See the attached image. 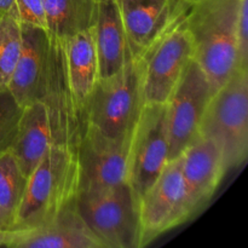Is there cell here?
<instances>
[{"mask_svg": "<svg viewBox=\"0 0 248 248\" xmlns=\"http://www.w3.org/2000/svg\"><path fill=\"white\" fill-rule=\"evenodd\" d=\"M75 207L103 248H140L138 201L128 183L81 191Z\"/></svg>", "mask_w": 248, "mask_h": 248, "instance_id": "5", "label": "cell"}, {"mask_svg": "<svg viewBox=\"0 0 248 248\" xmlns=\"http://www.w3.org/2000/svg\"><path fill=\"white\" fill-rule=\"evenodd\" d=\"M0 228H15L11 220L7 218V216L0 210Z\"/></svg>", "mask_w": 248, "mask_h": 248, "instance_id": "26", "label": "cell"}, {"mask_svg": "<svg viewBox=\"0 0 248 248\" xmlns=\"http://www.w3.org/2000/svg\"><path fill=\"white\" fill-rule=\"evenodd\" d=\"M200 137L215 142L228 171L248 155V68H239L211 97L200 124Z\"/></svg>", "mask_w": 248, "mask_h": 248, "instance_id": "3", "label": "cell"}, {"mask_svg": "<svg viewBox=\"0 0 248 248\" xmlns=\"http://www.w3.org/2000/svg\"><path fill=\"white\" fill-rule=\"evenodd\" d=\"M46 33L50 38L65 40L91 28L96 0H43Z\"/></svg>", "mask_w": 248, "mask_h": 248, "instance_id": "19", "label": "cell"}, {"mask_svg": "<svg viewBox=\"0 0 248 248\" xmlns=\"http://www.w3.org/2000/svg\"><path fill=\"white\" fill-rule=\"evenodd\" d=\"M140 248L194 217L184 189L181 159L170 160L138 199Z\"/></svg>", "mask_w": 248, "mask_h": 248, "instance_id": "7", "label": "cell"}, {"mask_svg": "<svg viewBox=\"0 0 248 248\" xmlns=\"http://www.w3.org/2000/svg\"><path fill=\"white\" fill-rule=\"evenodd\" d=\"M22 109L7 90L0 91V153L11 148L16 137Z\"/></svg>", "mask_w": 248, "mask_h": 248, "instance_id": "22", "label": "cell"}, {"mask_svg": "<svg viewBox=\"0 0 248 248\" xmlns=\"http://www.w3.org/2000/svg\"><path fill=\"white\" fill-rule=\"evenodd\" d=\"M15 248H103L78 213L75 203L24 235Z\"/></svg>", "mask_w": 248, "mask_h": 248, "instance_id": "17", "label": "cell"}, {"mask_svg": "<svg viewBox=\"0 0 248 248\" xmlns=\"http://www.w3.org/2000/svg\"><path fill=\"white\" fill-rule=\"evenodd\" d=\"M62 41L70 89L87 119V104L99 79L98 58L92 28Z\"/></svg>", "mask_w": 248, "mask_h": 248, "instance_id": "18", "label": "cell"}, {"mask_svg": "<svg viewBox=\"0 0 248 248\" xmlns=\"http://www.w3.org/2000/svg\"><path fill=\"white\" fill-rule=\"evenodd\" d=\"M33 229H19V228H0V247L15 248L19 239L29 234Z\"/></svg>", "mask_w": 248, "mask_h": 248, "instance_id": "24", "label": "cell"}, {"mask_svg": "<svg viewBox=\"0 0 248 248\" xmlns=\"http://www.w3.org/2000/svg\"><path fill=\"white\" fill-rule=\"evenodd\" d=\"M48 52L45 29L22 26V48L7 91L23 108L40 101Z\"/></svg>", "mask_w": 248, "mask_h": 248, "instance_id": "14", "label": "cell"}, {"mask_svg": "<svg viewBox=\"0 0 248 248\" xmlns=\"http://www.w3.org/2000/svg\"><path fill=\"white\" fill-rule=\"evenodd\" d=\"M245 0H195L186 14L194 60L216 90L240 67L237 21Z\"/></svg>", "mask_w": 248, "mask_h": 248, "instance_id": "1", "label": "cell"}, {"mask_svg": "<svg viewBox=\"0 0 248 248\" xmlns=\"http://www.w3.org/2000/svg\"><path fill=\"white\" fill-rule=\"evenodd\" d=\"M179 159L184 189L195 217L208 205L228 169L217 144L203 137L189 145Z\"/></svg>", "mask_w": 248, "mask_h": 248, "instance_id": "13", "label": "cell"}, {"mask_svg": "<svg viewBox=\"0 0 248 248\" xmlns=\"http://www.w3.org/2000/svg\"><path fill=\"white\" fill-rule=\"evenodd\" d=\"M215 91L198 62L191 61L166 102L169 161L178 157L200 137L201 120Z\"/></svg>", "mask_w": 248, "mask_h": 248, "instance_id": "10", "label": "cell"}, {"mask_svg": "<svg viewBox=\"0 0 248 248\" xmlns=\"http://www.w3.org/2000/svg\"><path fill=\"white\" fill-rule=\"evenodd\" d=\"M91 28L98 58L99 79L113 77L133 60L118 0H96Z\"/></svg>", "mask_w": 248, "mask_h": 248, "instance_id": "15", "label": "cell"}, {"mask_svg": "<svg viewBox=\"0 0 248 248\" xmlns=\"http://www.w3.org/2000/svg\"><path fill=\"white\" fill-rule=\"evenodd\" d=\"M15 0H0V12H12Z\"/></svg>", "mask_w": 248, "mask_h": 248, "instance_id": "25", "label": "cell"}, {"mask_svg": "<svg viewBox=\"0 0 248 248\" xmlns=\"http://www.w3.org/2000/svg\"><path fill=\"white\" fill-rule=\"evenodd\" d=\"M12 14L22 26L46 31V16L43 0H15Z\"/></svg>", "mask_w": 248, "mask_h": 248, "instance_id": "23", "label": "cell"}, {"mask_svg": "<svg viewBox=\"0 0 248 248\" xmlns=\"http://www.w3.org/2000/svg\"><path fill=\"white\" fill-rule=\"evenodd\" d=\"M143 106L140 63L131 60L113 77L98 79L87 104V126L113 140H128Z\"/></svg>", "mask_w": 248, "mask_h": 248, "instance_id": "4", "label": "cell"}, {"mask_svg": "<svg viewBox=\"0 0 248 248\" xmlns=\"http://www.w3.org/2000/svg\"><path fill=\"white\" fill-rule=\"evenodd\" d=\"M22 48V24L12 12L0 15V91L7 90Z\"/></svg>", "mask_w": 248, "mask_h": 248, "instance_id": "21", "label": "cell"}, {"mask_svg": "<svg viewBox=\"0 0 248 248\" xmlns=\"http://www.w3.org/2000/svg\"><path fill=\"white\" fill-rule=\"evenodd\" d=\"M40 101L47 108L53 144L69 145L78 150L87 119L70 89L63 41L50 36Z\"/></svg>", "mask_w": 248, "mask_h": 248, "instance_id": "9", "label": "cell"}, {"mask_svg": "<svg viewBox=\"0 0 248 248\" xmlns=\"http://www.w3.org/2000/svg\"><path fill=\"white\" fill-rule=\"evenodd\" d=\"M53 144L47 108L43 101H35L22 109L11 153L27 177L41 161Z\"/></svg>", "mask_w": 248, "mask_h": 248, "instance_id": "16", "label": "cell"}, {"mask_svg": "<svg viewBox=\"0 0 248 248\" xmlns=\"http://www.w3.org/2000/svg\"><path fill=\"white\" fill-rule=\"evenodd\" d=\"M189 2H193V1H195V0H188Z\"/></svg>", "mask_w": 248, "mask_h": 248, "instance_id": "27", "label": "cell"}, {"mask_svg": "<svg viewBox=\"0 0 248 248\" xmlns=\"http://www.w3.org/2000/svg\"><path fill=\"white\" fill-rule=\"evenodd\" d=\"M80 190L78 150L52 144L27 179L15 228L35 229L75 203Z\"/></svg>", "mask_w": 248, "mask_h": 248, "instance_id": "2", "label": "cell"}, {"mask_svg": "<svg viewBox=\"0 0 248 248\" xmlns=\"http://www.w3.org/2000/svg\"><path fill=\"white\" fill-rule=\"evenodd\" d=\"M27 179L28 177L23 173L11 150L0 153V210L12 224L23 198Z\"/></svg>", "mask_w": 248, "mask_h": 248, "instance_id": "20", "label": "cell"}, {"mask_svg": "<svg viewBox=\"0 0 248 248\" xmlns=\"http://www.w3.org/2000/svg\"><path fill=\"white\" fill-rule=\"evenodd\" d=\"M190 4L188 0H118L133 60L142 57L143 53L188 11Z\"/></svg>", "mask_w": 248, "mask_h": 248, "instance_id": "12", "label": "cell"}, {"mask_svg": "<svg viewBox=\"0 0 248 248\" xmlns=\"http://www.w3.org/2000/svg\"><path fill=\"white\" fill-rule=\"evenodd\" d=\"M130 138L113 140L96 128L87 126L78 147L79 193L101 190L127 183Z\"/></svg>", "mask_w": 248, "mask_h": 248, "instance_id": "11", "label": "cell"}, {"mask_svg": "<svg viewBox=\"0 0 248 248\" xmlns=\"http://www.w3.org/2000/svg\"><path fill=\"white\" fill-rule=\"evenodd\" d=\"M186 14L137 60L144 104H166L186 65L194 60V45L186 24Z\"/></svg>", "mask_w": 248, "mask_h": 248, "instance_id": "6", "label": "cell"}, {"mask_svg": "<svg viewBox=\"0 0 248 248\" xmlns=\"http://www.w3.org/2000/svg\"><path fill=\"white\" fill-rule=\"evenodd\" d=\"M169 153L166 104H144L128 144L127 183L137 201L166 166Z\"/></svg>", "mask_w": 248, "mask_h": 248, "instance_id": "8", "label": "cell"}, {"mask_svg": "<svg viewBox=\"0 0 248 248\" xmlns=\"http://www.w3.org/2000/svg\"><path fill=\"white\" fill-rule=\"evenodd\" d=\"M2 14V12H0V15H1Z\"/></svg>", "mask_w": 248, "mask_h": 248, "instance_id": "28", "label": "cell"}]
</instances>
